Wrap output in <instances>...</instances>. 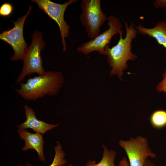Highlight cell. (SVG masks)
<instances>
[{
  "label": "cell",
  "mask_w": 166,
  "mask_h": 166,
  "mask_svg": "<svg viewBox=\"0 0 166 166\" xmlns=\"http://www.w3.org/2000/svg\"><path fill=\"white\" fill-rule=\"evenodd\" d=\"M26 116L25 122L18 125L19 129L31 128L34 131L42 134L58 126V124H48L37 118L35 112L27 105L24 106Z\"/></svg>",
  "instance_id": "obj_9"
},
{
  "label": "cell",
  "mask_w": 166,
  "mask_h": 166,
  "mask_svg": "<svg viewBox=\"0 0 166 166\" xmlns=\"http://www.w3.org/2000/svg\"><path fill=\"white\" fill-rule=\"evenodd\" d=\"M109 28L94 39L82 43L77 48L78 52L87 55L92 52H98L101 55H105V48L110 43L112 38L121 32L122 25L119 19L115 16L107 17Z\"/></svg>",
  "instance_id": "obj_7"
},
{
  "label": "cell",
  "mask_w": 166,
  "mask_h": 166,
  "mask_svg": "<svg viewBox=\"0 0 166 166\" xmlns=\"http://www.w3.org/2000/svg\"><path fill=\"white\" fill-rule=\"evenodd\" d=\"M80 19L88 37L91 39L100 34V28L107 20L103 12L100 0H82Z\"/></svg>",
  "instance_id": "obj_4"
},
{
  "label": "cell",
  "mask_w": 166,
  "mask_h": 166,
  "mask_svg": "<svg viewBox=\"0 0 166 166\" xmlns=\"http://www.w3.org/2000/svg\"><path fill=\"white\" fill-rule=\"evenodd\" d=\"M68 166H74L72 164H69L68 165Z\"/></svg>",
  "instance_id": "obj_20"
},
{
  "label": "cell",
  "mask_w": 166,
  "mask_h": 166,
  "mask_svg": "<svg viewBox=\"0 0 166 166\" xmlns=\"http://www.w3.org/2000/svg\"><path fill=\"white\" fill-rule=\"evenodd\" d=\"M163 79L156 86L157 91L159 93H166V69L163 74Z\"/></svg>",
  "instance_id": "obj_16"
},
{
  "label": "cell",
  "mask_w": 166,
  "mask_h": 166,
  "mask_svg": "<svg viewBox=\"0 0 166 166\" xmlns=\"http://www.w3.org/2000/svg\"><path fill=\"white\" fill-rule=\"evenodd\" d=\"M124 23L126 29L125 38H123L122 30L119 34L120 39L117 44L111 48L107 45L104 49L105 55L106 56L108 63L112 68L110 75H117L121 79L123 71L127 68L128 61L134 60L137 57L131 51V44L138 32L134 23H131L128 26L127 23Z\"/></svg>",
  "instance_id": "obj_2"
},
{
  "label": "cell",
  "mask_w": 166,
  "mask_h": 166,
  "mask_svg": "<svg viewBox=\"0 0 166 166\" xmlns=\"http://www.w3.org/2000/svg\"><path fill=\"white\" fill-rule=\"evenodd\" d=\"M138 32L155 39L158 43L166 49V22L161 21L152 28H146L140 24L136 27Z\"/></svg>",
  "instance_id": "obj_11"
},
{
  "label": "cell",
  "mask_w": 166,
  "mask_h": 166,
  "mask_svg": "<svg viewBox=\"0 0 166 166\" xmlns=\"http://www.w3.org/2000/svg\"><path fill=\"white\" fill-rule=\"evenodd\" d=\"M57 145L54 147L55 154L52 164L49 166H63L65 165L67 161L65 159V154L62 150V147L60 143L57 142ZM28 166H32L27 164Z\"/></svg>",
  "instance_id": "obj_14"
},
{
  "label": "cell",
  "mask_w": 166,
  "mask_h": 166,
  "mask_svg": "<svg viewBox=\"0 0 166 166\" xmlns=\"http://www.w3.org/2000/svg\"><path fill=\"white\" fill-rule=\"evenodd\" d=\"M32 1L36 3L40 9L57 23L60 32L62 50L65 51L66 47L65 39L69 35V26L64 20L65 12L69 6L77 0H69L63 4L56 3L49 0H33Z\"/></svg>",
  "instance_id": "obj_8"
},
{
  "label": "cell",
  "mask_w": 166,
  "mask_h": 166,
  "mask_svg": "<svg viewBox=\"0 0 166 166\" xmlns=\"http://www.w3.org/2000/svg\"><path fill=\"white\" fill-rule=\"evenodd\" d=\"M119 145L125 151L129 166H144L148 157L154 158L156 154L149 148L147 139L141 136L131 137L128 140H121Z\"/></svg>",
  "instance_id": "obj_5"
},
{
  "label": "cell",
  "mask_w": 166,
  "mask_h": 166,
  "mask_svg": "<svg viewBox=\"0 0 166 166\" xmlns=\"http://www.w3.org/2000/svg\"><path fill=\"white\" fill-rule=\"evenodd\" d=\"M118 166H129L128 161L127 158L123 157L120 161Z\"/></svg>",
  "instance_id": "obj_18"
},
{
  "label": "cell",
  "mask_w": 166,
  "mask_h": 166,
  "mask_svg": "<svg viewBox=\"0 0 166 166\" xmlns=\"http://www.w3.org/2000/svg\"><path fill=\"white\" fill-rule=\"evenodd\" d=\"M14 7L11 4L4 3L0 7V15L3 17L9 16L12 13Z\"/></svg>",
  "instance_id": "obj_15"
},
{
  "label": "cell",
  "mask_w": 166,
  "mask_h": 166,
  "mask_svg": "<svg viewBox=\"0 0 166 166\" xmlns=\"http://www.w3.org/2000/svg\"><path fill=\"white\" fill-rule=\"evenodd\" d=\"M18 132L21 139L25 142L22 150L25 151L30 149L35 150L38 153L40 160L44 161L45 158L43 151L44 141L42 135L37 132L31 133L25 129H19Z\"/></svg>",
  "instance_id": "obj_10"
},
{
  "label": "cell",
  "mask_w": 166,
  "mask_h": 166,
  "mask_svg": "<svg viewBox=\"0 0 166 166\" xmlns=\"http://www.w3.org/2000/svg\"><path fill=\"white\" fill-rule=\"evenodd\" d=\"M64 83L61 72L49 71L43 75L30 78L25 83H20V88L15 90L25 100L35 101L46 95H56Z\"/></svg>",
  "instance_id": "obj_1"
},
{
  "label": "cell",
  "mask_w": 166,
  "mask_h": 166,
  "mask_svg": "<svg viewBox=\"0 0 166 166\" xmlns=\"http://www.w3.org/2000/svg\"><path fill=\"white\" fill-rule=\"evenodd\" d=\"M154 5L156 8L165 7L166 0H156L154 3Z\"/></svg>",
  "instance_id": "obj_17"
},
{
  "label": "cell",
  "mask_w": 166,
  "mask_h": 166,
  "mask_svg": "<svg viewBox=\"0 0 166 166\" xmlns=\"http://www.w3.org/2000/svg\"><path fill=\"white\" fill-rule=\"evenodd\" d=\"M32 43L25 52L22 69L17 79L19 83L27 76L34 73L42 75L46 72L42 66L41 52L44 48V42L42 33L35 30L32 36Z\"/></svg>",
  "instance_id": "obj_3"
},
{
  "label": "cell",
  "mask_w": 166,
  "mask_h": 166,
  "mask_svg": "<svg viewBox=\"0 0 166 166\" xmlns=\"http://www.w3.org/2000/svg\"><path fill=\"white\" fill-rule=\"evenodd\" d=\"M32 9L30 6L26 14L16 21H12L14 27L7 30L3 31L0 34V39L11 46L14 51L13 55L10 58L11 61L23 60L28 48L23 36V27L25 20Z\"/></svg>",
  "instance_id": "obj_6"
},
{
  "label": "cell",
  "mask_w": 166,
  "mask_h": 166,
  "mask_svg": "<svg viewBox=\"0 0 166 166\" xmlns=\"http://www.w3.org/2000/svg\"><path fill=\"white\" fill-rule=\"evenodd\" d=\"M144 166H156L155 164L148 158L145 161Z\"/></svg>",
  "instance_id": "obj_19"
},
{
  "label": "cell",
  "mask_w": 166,
  "mask_h": 166,
  "mask_svg": "<svg viewBox=\"0 0 166 166\" xmlns=\"http://www.w3.org/2000/svg\"><path fill=\"white\" fill-rule=\"evenodd\" d=\"M152 126L156 128H160L166 125V111L157 110L152 114L150 119Z\"/></svg>",
  "instance_id": "obj_13"
},
{
  "label": "cell",
  "mask_w": 166,
  "mask_h": 166,
  "mask_svg": "<svg viewBox=\"0 0 166 166\" xmlns=\"http://www.w3.org/2000/svg\"><path fill=\"white\" fill-rule=\"evenodd\" d=\"M103 151L102 158L100 162L96 163L94 160H88L84 166H117L115 164V159L117 154L113 150H109L103 145Z\"/></svg>",
  "instance_id": "obj_12"
}]
</instances>
